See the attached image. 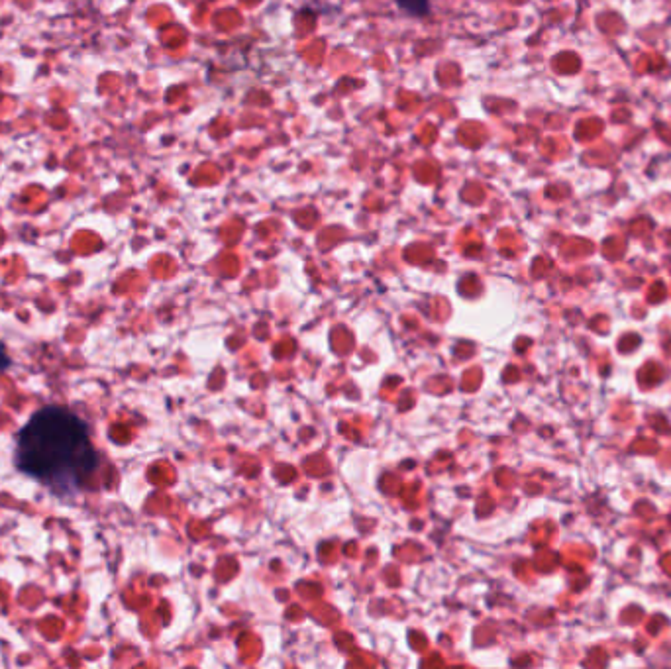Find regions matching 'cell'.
<instances>
[{"mask_svg": "<svg viewBox=\"0 0 671 669\" xmlns=\"http://www.w3.org/2000/svg\"><path fill=\"white\" fill-rule=\"evenodd\" d=\"M97 465L87 424L67 409L36 412L18 434L16 467L57 495L75 493Z\"/></svg>", "mask_w": 671, "mask_h": 669, "instance_id": "cell-1", "label": "cell"}, {"mask_svg": "<svg viewBox=\"0 0 671 669\" xmlns=\"http://www.w3.org/2000/svg\"><path fill=\"white\" fill-rule=\"evenodd\" d=\"M8 365H10V358L6 356V352H4V346L0 344V371H4Z\"/></svg>", "mask_w": 671, "mask_h": 669, "instance_id": "cell-3", "label": "cell"}, {"mask_svg": "<svg viewBox=\"0 0 671 669\" xmlns=\"http://www.w3.org/2000/svg\"><path fill=\"white\" fill-rule=\"evenodd\" d=\"M399 8L414 16H424L430 10V0H395Z\"/></svg>", "mask_w": 671, "mask_h": 669, "instance_id": "cell-2", "label": "cell"}]
</instances>
